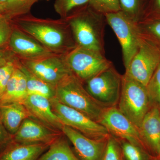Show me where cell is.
Returning a JSON list of instances; mask_svg holds the SVG:
<instances>
[{
    "label": "cell",
    "instance_id": "cell-1",
    "mask_svg": "<svg viewBox=\"0 0 160 160\" xmlns=\"http://www.w3.org/2000/svg\"><path fill=\"white\" fill-rule=\"evenodd\" d=\"M15 19L18 29L53 53L65 55L77 46L65 19H44L28 14Z\"/></svg>",
    "mask_w": 160,
    "mask_h": 160
},
{
    "label": "cell",
    "instance_id": "cell-2",
    "mask_svg": "<svg viewBox=\"0 0 160 160\" xmlns=\"http://www.w3.org/2000/svg\"><path fill=\"white\" fill-rule=\"evenodd\" d=\"M78 46L104 53L105 15L85 6L65 19Z\"/></svg>",
    "mask_w": 160,
    "mask_h": 160
},
{
    "label": "cell",
    "instance_id": "cell-3",
    "mask_svg": "<svg viewBox=\"0 0 160 160\" xmlns=\"http://www.w3.org/2000/svg\"><path fill=\"white\" fill-rule=\"evenodd\" d=\"M55 98L65 106L82 112L98 123L106 108L91 96L82 82L73 73L56 86Z\"/></svg>",
    "mask_w": 160,
    "mask_h": 160
},
{
    "label": "cell",
    "instance_id": "cell-4",
    "mask_svg": "<svg viewBox=\"0 0 160 160\" xmlns=\"http://www.w3.org/2000/svg\"><path fill=\"white\" fill-rule=\"evenodd\" d=\"M122 89L118 109L139 129L152 106L146 87L126 74L122 75Z\"/></svg>",
    "mask_w": 160,
    "mask_h": 160
},
{
    "label": "cell",
    "instance_id": "cell-5",
    "mask_svg": "<svg viewBox=\"0 0 160 160\" xmlns=\"http://www.w3.org/2000/svg\"><path fill=\"white\" fill-rule=\"evenodd\" d=\"M105 16L122 47L123 63L126 69L138 50L142 39L138 23L127 17L122 11L108 13Z\"/></svg>",
    "mask_w": 160,
    "mask_h": 160
},
{
    "label": "cell",
    "instance_id": "cell-6",
    "mask_svg": "<svg viewBox=\"0 0 160 160\" xmlns=\"http://www.w3.org/2000/svg\"><path fill=\"white\" fill-rule=\"evenodd\" d=\"M65 56L70 70L82 82L112 66L104 53L78 46Z\"/></svg>",
    "mask_w": 160,
    "mask_h": 160
},
{
    "label": "cell",
    "instance_id": "cell-7",
    "mask_svg": "<svg viewBox=\"0 0 160 160\" xmlns=\"http://www.w3.org/2000/svg\"><path fill=\"white\" fill-rule=\"evenodd\" d=\"M85 82L87 91L101 105L106 108L117 106L122 89V75L112 66Z\"/></svg>",
    "mask_w": 160,
    "mask_h": 160
},
{
    "label": "cell",
    "instance_id": "cell-8",
    "mask_svg": "<svg viewBox=\"0 0 160 160\" xmlns=\"http://www.w3.org/2000/svg\"><path fill=\"white\" fill-rule=\"evenodd\" d=\"M50 102L52 111L64 126L94 139L105 138L110 135L105 126L82 112L65 106L55 98L50 100Z\"/></svg>",
    "mask_w": 160,
    "mask_h": 160
},
{
    "label": "cell",
    "instance_id": "cell-9",
    "mask_svg": "<svg viewBox=\"0 0 160 160\" xmlns=\"http://www.w3.org/2000/svg\"><path fill=\"white\" fill-rule=\"evenodd\" d=\"M160 63V49L142 36L138 50L125 73L146 87Z\"/></svg>",
    "mask_w": 160,
    "mask_h": 160
},
{
    "label": "cell",
    "instance_id": "cell-10",
    "mask_svg": "<svg viewBox=\"0 0 160 160\" xmlns=\"http://www.w3.org/2000/svg\"><path fill=\"white\" fill-rule=\"evenodd\" d=\"M65 55L55 54L34 60L22 59L21 62L36 76L56 88L73 73L66 62Z\"/></svg>",
    "mask_w": 160,
    "mask_h": 160
},
{
    "label": "cell",
    "instance_id": "cell-11",
    "mask_svg": "<svg viewBox=\"0 0 160 160\" xmlns=\"http://www.w3.org/2000/svg\"><path fill=\"white\" fill-rule=\"evenodd\" d=\"M99 123L105 126L109 134L113 137L126 140L149 153L143 142L139 129L120 111L117 106L106 108Z\"/></svg>",
    "mask_w": 160,
    "mask_h": 160
},
{
    "label": "cell",
    "instance_id": "cell-12",
    "mask_svg": "<svg viewBox=\"0 0 160 160\" xmlns=\"http://www.w3.org/2000/svg\"><path fill=\"white\" fill-rule=\"evenodd\" d=\"M62 132L73 145L79 160H102L109 137L101 139L90 138L64 125Z\"/></svg>",
    "mask_w": 160,
    "mask_h": 160
},
{
    "label": "cell",
    "instance_id": "cell-13",
    "mask_svg": "<svg viewBox=\"0 0 160 160\" xmlns=\"http://www.w3.org/2000/svg\"><path fill=\"white\" fill-rule=\"evenodd\" d=\"M63 134L31 118L26 119L14 134V142L22 144H51Z\"/></svg>",
    "mask_w": 160,
    "mask_h": 160
},
{
    "label": "cell",
    "instance_id": "cell-14",
    "mask_svg": "<svg viewBox=\"0 0 160 160\" xmlns=\"http://www.w3.org/2000/svg\"><path fill=\"white\" fill-rule=\"evenodd\" d=\"M22 104L29 112L30 118L49 129L62 132L64 125L52 111L49 99L38 95H29Z\"/></svg>",
    "mask_w": 160,
    "mask_h": 160
},
{
    "label": "cell",
    "instance_id": "cell-15",
    "mask_svg": "<svg viewBox=\"0 0 160 160\" xmlns=\"http://www.w3.org/2000/svg\"><path fill=\"white\" fill-rule=\"evenodd\" d=\"M9 45L12 51L23 60L37 59L55 54L18 28L12 30Z\"/></svg>",
    "mask_w": 160,
    "mask_h": 160
},
{
    "label": "cell",
    "instance_id": "cell-16",
    "mask_svg": "<svg viewBox=\"0 0 160 160\" xmlns=\"http://www.w3.org/2000/svg\"><path fill=\"white\" fill-rule=\"evenodd\" d=\"M143 142L150 155L159 157L160 147V108L152 106L139 128Z\"/></svg>",
    "mask_w": 160,
    "mask_h": 160
},
{
    "label": "cell",
    "instance_id": "cell-17",
    "mask_svg": "<svg viewBox=\"0 0 160 160\" xmlns=\"http://www.w3.org/2000/svg\"><path fill=\"white\" fill-rule=\"evenodd\" d=\"M51 144H22L15 143L0 153V160H36Z\"/></svg>",
    "mask_w": 160,
    "mask_h": 160
},
{
    "label": "cell",
    "instance_id": "cell-18",
    "mask_svg": "<svg viewBox=\"0 0 160 160\" xmlns=\"http://www.w3.org/2000/svg\"><path fill=\"white\" fill-rule=\"evenodd\" d=\"M30 113L22 103L13 102L0 105V118L4 127L14 135L23 121L30 118Z\"/></svg>",
    "mask_w": 160,
    "mask_h": 160
},
{
    "label": "cell",
    "instance_id": "cell-19",
    "mask_svg": "<svg viewBox=\"0 0 160 160\" xmlns=\"http://www.w3.org/2000/svg\"><path fill=\"white\" fill-rule=\"evenodd\" d=\"M16 63V66L26 76L28 95H38L49 99L55 98L56 88L36 76L21 63Z\"/></svg>",
    "mask_w": 160,
    "mask_h": 160
},
{
    "label": "cell",
    "instance_id": "cell-20",
    "mask_svg": "<svg viewBox=\"0 0 160 160\" xmlns=\"http://www.w3.org/2000/svg\"><path fill=\"white\" fill-rule=\"evenodd\" d=\"M36 160H79L67 141L61 136Z\"/></svg>",
    "mask_w": 160,
    "mask_h": 160
},
{
    "label": "cell",
    "instance_id": "cell-21",
    "mask_svg": "<svg viewBox=\"0 0 160 160\" xmlns=\"http://www.w3.org/2000/svg\"><path fill=\"white\" fill-rule=\"evenodd\" d=\"M40 1L42 0H8L0 6V14L8 20L16 18L29 14L32 6Z\"/></svg>",
    "mask_w": 160,
    "mask_h": 160
},
{
    "label": "cell",
    "instance_id": "cell-22",
    "mask_svg": "<svg viewBox=\"0 0 160 160\" xmlns=\"http://www.w3.org/2000/svg\"><path fill=\"white\" fill-rule=\"evenodd\" d=\"M89 0H55L54 7L56 12L65 19L76 12L89 5Z\"/></svg>",
    "mask_w": 160,
    "mask_h": 160
},
{
    "label": "cell",
    "instance_id": "cell-23",
    "mask_svg": "<svg viewBox=\"0 0 160 160\" xmlns=\"http://www.w3.org/2000/svg\"><path fill=\"white\" fill-rule=\"evenodd\" d=\"M124 160H149L150 155L139 146L125 140L118 139Z\"/></svg>",
    "mask_w": 160,
    "mask_h": 160
},
{
    "label": "cell",
    "instance_id": "cell-24",
    "mask_svg": "<svg viewBox=\"0 0 160 160\" xmlns=\"http://www.w3.org/2000/svg\"><path fill=\"white\" fill-rule=\"evenodd\" d=\"M121 11L135 22H139L144 12V0H119Z\"/></svg>",
    "mask_w": 160,
    "mask_h": 160
},
{
    "label": "cell",
    "instance_id": "cell-25",
    "mask_svg": "<svg viewBox=\"0 0 160 160\" xmlns=\"http://www.w3.org/2000/svg\"><path fill=\"white\" fill-rule=\"evenodd\" d=\"M146 88L151 106L160 108V63Z\"/></svg>",
    "mask_w": 160,
    "mask_h": 160
},
{
    "label": "cell",
    "instance_id": "cell-26",
    "mask_svg": "<svg viewBox=\"0 0 160 160\" xmlns=\"http://www.w3.org/2000/svg\"><path fill=\"white\" fill-rule=\"evenodd\" d=\"M89 6L104 15L121 11L119 0H89Z\"/></svg>",
    "mask_w": 160,
    "mask_h": 160
},
{
    "label": "cell",
    "instance_id": "cell-27",
    "mask_svg": "<svg viewBox=\"0 0 160 160\" xmlns=\"http://www.w3.org/2000/svg\"><path fill=\"white\" fill-rule=\"evenodd\" d=\"M20 70L17 66L7 83L6 89L0 98V105L12 103L17 89Z\"/></svg>",
    "mask_w": 160,
    "mask_h": 160
},
{
    "label": "cell",
    "instance_id": "cell-28",
    "mask_svg": "<svg viewBox=\"0 0 160 160\" xmlns=\"http://www.w3.org/2000/svg\"><path fill=\"white\" fill-rule=\"evenodd\" d=\"M122 155L117 139L110 135L102 160H122Z\"/></svg>",
    "mask_w": 160,
    "mask_h": 160
},
{
    "label": "cell",
    "instance_id": "cell-29",
    "mask_svg": "<svg viewBox=\"0 0 160 160\" xmlns=\"http://www.w3.org/2000/svg\"><path fill=\"white\" fill-rule=\"evenodd\" d=\"M16 67V63L9 61L0 67V98L2 96L7 83Z\"/></svg>",
    "mask_w": 160,
    "mask_h": 160
},
{
    "label": "cell",
    "instance_id": "cell-30",
    "mask_svg": "<svg viewBox=\"0 0 160 160\" xmlns=\"http://www.w3.org/2000/svg\"><path fill=\"white\" fill-rule=\"evenodd\" d=\"M9 21L3 17L0 18V48L9 42L13 30Z\"/></svg>",
    "mask_w": 160,
    "mask_h": 160
},
{
    "label": "cell",
    "instance_id": "cell-31",
    "mask_svg": "<svg viewBox=\"0 0 160 160\" xmlns=\"http://www.w3.org/2000/svg\"><path fill=\"white\" fill-rule=\"evenodd\" d=\"M145 28L152 37L160 41V21L149 23L146 25Z\"/></svg>",
    "mask_w": 160,
    "mask_h": 160
},
{
    "label": "cell",
    "instance_id": "cell-32",
    "mask_svg": "<svg viewBox=\"0 0 160 160\" xmlns=\"http://www.w3.org/2000/svg\"><path fill=\"white\" fill-rule=\"evenodd\" d=\"M4 127V126L0 118V148L6 142V132H5Z\"/></svg>",
    "mask_w": 160,
    "mask_h": 160
},
{
    "label": "cell",
    "instance_id": "cell-33",
    "mask_svg": "<svg viewBox=\"0 0 160 160\" xmlns=\"http://www.w3.org/2000/svg\"><path fill=\"white\" fill-rule=\"evenodd\" d=\"M6 53L2 50H0V67L4 66L9 61L6 59Z\"/></svg>",
    "mask_w": 160,
    "mask_h": 160
},
{
    "label": "cell",
    "instance_id": "cell-34",
    "mask_svg": "<svg viewBox=\"0 0 160 160\" xmlns=\"http://www.w3.org/2000/svg\"><path fill=\"white\" fill-rule=\"evenodd\" d=\"M155 3L157 8L160 11V0H155Z\"/></svg>",
    "mask_w": 160,
    "mask_h": 160
},
{
    "label": "cell",
    "instance_id": "cell-35",
    "mask_svg": "<svg viewBox=\"0 0 160 160\" xmlns=\"http://www.w3.org/2000/svg\"><path fill=\"white\" fill-rule=\"evenodd\" d=\"M149 160H160L159 157L150 156Z\"/></svg>",
    "mask_w": 160,
    "mask_h": 160
},
{
    "label": "cell",
    "instance_id": "cell-36",
    "mask_svg": "<svg viewBox=\"0 0 160 160\" xmlns=\"http://www.w3.org/2000/svg\"><path fill=\"white\" fill-rule=\"evenodd\" d=\"M8 0H0V6L6 2Z\"/></svg>",
    "mask_w": 160,
    "mask_h": 160
},
{
    "label": "cell",
    "instance_id": "cell-37",
    "mask_svg": "<svg viewBox=\"0 0 160 160\" xmlns=\"http://www.w3.org/2000/svg\"><path fill=\"white\" fill-rule=\"evenodd\" d=\"M2 17H3V16H2V15H1V14H0V18H2Z\"/></svg>",
    "mask_w": 160,
    "mask_h": 160
},
{
    "label": "cell",
    "instance_id": "cell-38",
    "mask_svg": "<svg viewBox=\"0 0 160 160\" xmlns=\"http://www.w3.org/2000/svg\"><path fill=\"white\" fill-rule=\"evenodd\" d=\"M159 157L160 158V153H159Z\"/></svg>",
    "mask_w": 160,
    "mask_h": 160
},
{
    "label": "cell",
    "instance_id": "cell-39",
    "mask_svg": "<svg viewBox=\"0 0 160 160\" xmlns=\"http://www.w3.org/2000/svg\"><path fill=\"white\" fill-rule=\"evenodd\" d=\"M122 160H124V158H123V157H122Z\"/></svg>",
    "mask_w": 160,
    "mask_h": 160
}]
</instances>
